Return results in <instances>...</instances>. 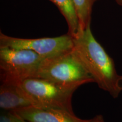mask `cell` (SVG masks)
<instances>
[{
	"instance_id": "cell-1",
	"label": "cell",
	"mask_w": 122,
	"mask_h": 122,
	"mask_svg": "<svg viewBox=\"0 0 122 122\" xmlns=\"http://www.w3.org/2000/svg\"><path fill=\"white\" fill-rule=\"evenodd\" d=\"M73 50L100 89L114 98L122 92V76L118 73L113 59L95 39L91 26L74 38Z\"/></svg>"
},
{
	"instance_id": "cell-2",
	"label": "cell",
	"mask_w": 122,
	"mask_h": 122,
	"mask_svg": "<svg viewBox=\"0 0 122 122\" xmlns=\"http://www.w3.org/2000/svg\"><path fill=\"white\" fill-rule=\"evenodd\" d=\"M17 83L32 106L70 111H73L71 100L75 91L86 84L85 82L59 83L41 77H30Z\"/></svg>"
},
{
	"instance_id": "cell-3",
	"label": "cell",
	"mask_w": 122,
	"mask_h": 122,
	"mask_svg": "<svg viewBox=\"0 0 122 122\" xmlns=\"http://www.w3.org/2000/svg\"><path fill=\"white\" fill-rule=\"evenodd\" d=\"M36 77L63 84L94 83L73 49L56 57L42 59Z\"/></svg>"
},
{
	"instance_id": "cell-4",
	"label": "cell",
	"mask_w": 122,
	"mask_h": 122,
	"mask_svg": "<svg viewBox=\"0 0 122 122\" xmlns=\"http://www.w3.org/2000/svg\"><path fill=\"white\" fill-rule=\"evenodd\" d=\"M42 59L30 50L0 46L1 81L18 83L24 79L36 77Z\"/></svg>"
},
{
	"instance_id": "cell-5",
	"label": "cell",
	"mask_w": 122,
	"mask_h": 122,
	"mask_svg": "<svg viewBox=\"0 0 122 122\" xmlns=\"http://www.w3.org/2000/svg\"><path fill=\"white\" fill-rule=\"evenodd\" d=\"M74 45V37L68 33L55 37L22 39L0 32V46L30 50L43 59L50 58L69 51L72 49Z\"/></svg>"
},
{
	"instance_id": "cell-6",
	"label": "cell",
	"mask_w": 122,
	"mask_h": 122,
	"mask_svg": "<svg viewBox=\"0 0 122 122\" xmlns=\"http://www.w3.org/2000/svg\"><path fill=\"white\" fill-rule=\"evenodd\" d=\"M12 111L28 122H91L92 120L82 119L73 111L54 108L30 106Z\"/></svg>"
},
{
	"instance_id": "cell-7",
	"label": "cell",
	"mask_w": 122,
	"mask_h": 122,
	"mask_svg": "<svg viewBox=\"0 0 122 122\" xmlns=\"http://www.w3.org/2000/svg\"><path fill=\"white\" fill-rule=\"evenodd\" d=\"M32 106L30 101L17 83L2 82L0 88V107L7 111H15Z\"/></svg>"
},
{
	"instance_id": "cell-8",
	"label": "cell",
	"mask_w": 122,
	"mask_h": 122,
	"mask_svg": "<svg viewBox=\"0 0 122 122\" xmlns=\"http://www.w3.org/2000/svg\"><path fill=\"white\" fill-rule=\"evenodd\" d=\"M59 10L68 25V33L74 38L80 32L79 19L72 0H49Z\"/></svg>"
},
{
	"instance_id": "cell-9",
	"label": "cell",
	"mask_w": 122,
	"mask_h": 122,
	"mask_svg": "<svg viewBox=\"0 0 122 122\" xmlns=\"http://www.w3.org/2000/svg\"><path fill=\"white\" fill-rule=\"evenodd\" d=\"M98 1L100 0H72L78 17L80 32L91 26L93 7Z\"/></svg>"
},
{
	"instance_id": "cell-10",
	"label": "cell",
	"mask_w": 122,
	"mask_h": 122,
	"mask_svg": "<svg viewBox=\"0 0 122 122\" xmlns=\"http://www.w3.org/2000/svg\"><path fill=\"white\" fill-rule=\"evenodd\" d=\"M19 117L12 111L2 114L0 117V122H17Z\"/></svg>"
},
{
	"instance_id": "cell-11",
	"label": "cell",
	"mask_w": 122,
	"mask_h": 122,
	"mask_svg": "<svg viewBox=\"0 0 122 122\" xmlns=\"http://www.w3.org/2000/svg\"><path fill=\"white\" fill-rule=\"evenodd\" d=\"M91 122H105V120L102 115H96L93 118H92Z\"/></svg>"
},
{
	"instance_id": "cell-12",
	"label": "cell",
	"mask_w": 122,
	"mask_h": 122,
	"mask_svg": "<svg viewBox=\"0 0 122 122\" xmlns=\"http://www.w3.org/2000/svg\"><path fill=\"white\" fill-rule=\"evenodd\" d=\"M114 1H115L116 3H117L118 5H119L120 6L122 7V0H114Z\"/></svg>"
},
{
	"instance_id": "cell-13",
	"label": "cell",
	"mask_w": 122,
	"mask_h": 122,
	"mask_svg": "<svg viewBox=\"0 0 122 122\" xmlns=\"http://www.w3.org/2000/svg\"><path fill=\"white\" fill-rule=\"evenodd\" d=\"M17 122H27V121H26V120H25L23 119L22 118H21L20 117H19V119L18 120Z\"/></svg>"
}]
</instances>
